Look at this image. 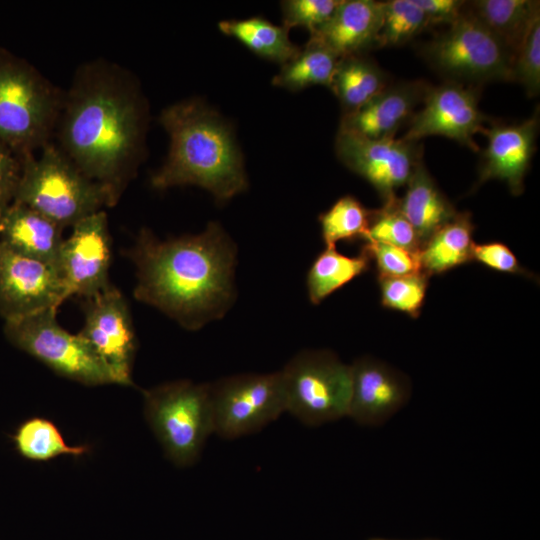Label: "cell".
<instances>
[{
  "label": "cell",
  "mask_w": 540,
  "mask_h": 540,
  "mask_svg": "<svg viewBox=\"0 0 540 540\" xmlns=\"http://www.w3.org/2000/svg\"><path fill=\"white\" fill-rule=\"evenodd\" d=\"M148 104L136 77L105 59L80 65L53 141L115 206L145 157Z\"/></svg>",
  "instance_id": "6da1fadb"
},
{
  "label": "cell",
  "mask_w": 540,
  "mask_h": 540,
  "mask_svg": "<svg viewBox=\"0 0 540 540\" xmlns=\"http://www.w3.org/2000/svg\"><path fill=\"white\" fill-rule=\"evenodd\" d=\"M134 296L188 330L221 319L232 306L237 247L218 222L200 234L167 240L142 229L129 252Z\"/></svg>",
  "instance_id": "7a4b0ae2"
},
{
  "label": "cell",
  "mask_w": 540,
  "mask_h": 540,
  "mask_svg": "<svg viewBox=\"0 0 540 540\" xmlns=\"http://www.w3.org/2000/svg\"><path fill=\"white\" fill-rule=\"evenodd\" d=\"M159 122L170 146L164 164L151 176L154 189L196 185L224 202L245 191L243 157L227 123L197 99L164 108Z\"/></svg>",
  "instance_id": "3957f363"
},
{
  "label": "cell",
  "mask_w": 540,
  "mask_h": 540,
  "mask_svg": "<svg viewBox=\"0 0 540 540\" xmlns=\"http://www.w3.org/2000/svg\"><path fill=\"white\" fill-rule=\"evenodd\" d=\"M64 92L33 65L0 48V138L21 158L53 141Z\"/></svg>",
  "instance_id": "277c9868"
},
{
  "label": "cell",
  "mask_w": 540,
  "mask_h": 540,
  "mask_svg": "<svg viewBox=\"0 0 540 540\" xmlns=\"http://www.w3.org/2000/svg\"><path fill=\"white\" fill-rule=\"evenodd\" d=\"M22 173L14 202L45 216L61 228L113 207L105 188L85 175L51 141L39 154L22 158Z\"/></svg>",
  "instance_id": "5b68a950"
},
{
  "label": "cell",
  "mask_w": 540,
  "mask_h": 540,
  "mask_svg": "<svg viewBox=\"0 0 540 540\" xmlns=\"http://www.w3.org/2000/svg\"><path fill=\"white\" fill-rule=\"evenodd\" d=\"M143 396L145 418L166 457L178 467L194 464L214 433L210 384L178 380Z\"/></svg>",
  "instance_id": "8992f818"
},
{
  "label": "cell",
  "mask_w": 540,
  "mask_h": 540,
  "mask_svg": "<svg viewBox=\"0 0 540 540\" xmlns=\"http://www.w3.org/2000/svg\"><path fill=\"white\" fill-rule=\"evenodd\" d=\"M420 53L445 81L476 87L512 81V55L466 5L447 30L422 45Z\"/></svg>",
  "instance_id": "52a82bcc"
},
{
  "label": "cell",
  "mask_w": 540,
  "mask_h": 540,
  "mask_svg": "<svg viewBox=\"0 0 540 540\" xmlns=\"http://www.w3.org/2000/svg\"><path fill=\"white\" fill-rule=\"evenodd\" d=\"M286 411L308 426L348 416L351 365L328 350H304L281 370Z\"/></svg>",
  "instance_id": "ba28073f"
},
{
  "label": "cell",
  "mask_w": 540,
  "mask_h": 540,
  "mask_svg": "<svg viewBox=\"0 0 540 540\" xmlns=\"http://www.w3.org/2000/svg\"><path fill=\"white\" fill-rule=\"evenodd\" d=\"M56 311L48 309L4 321L6 339L60 376L89 386L117 384L83 337L68 332L58 323Z\"/></svg>",
  "instance_id": "9c48e42d"
},
{
  "label": "cell",
  "mask_w": 540,
  "mask_h": 540,
  "mask_svg": "<svg viewBox=\"0 0 540 540\" xmlns=\"http://www.w3.org/2000/svg\"><path fill=\"white\" fill-rule=\"evenodd\" d=\"M210 393L214 433L224 439L257 432L286 412L281 371L225 377Z\"/></svg>",
  "instance_id": "30bf717a"
},
{
  "label": "cell",
  "mask_w": 540,
  "mask_h": 540,
  "mask_svg": "<svg viewBox=\"0 0 540 540\" xmlns=\"http://www.w3.org/2000/svg\"><path fill=\"white\" fill-rule=\"evenodd\" d=\"M335 150L339 160L372 185L382 204L394 201L422 161L418 142L402 138L370 139L338 130Z\"/></svg>",
  "instance_id": "8fae6325"
},
{
  "label": "cell",
  "mask_w": 540,
  "mask_h": 540,
  "mask_svg": "<svg viewBox=\"0 0 540 540\" xmlns=\"http://www.w3.org/2000/svg\"><path fill=\"white\" fill-rule=\"evenodd\" d=\"M423 103L402 139L419 142L428 136H443L479 151L474 136L483 133L489 121L479 108V87L444 81L429 87Z\"/></svg>",
  "instance_id": "7c38bea8"
},
{
  "label": "cell",
  "mask_w": 540,
  "mask_h": 540,
  "mask_svg": "<svg viewBox=\"0 0 540 540\" xmlns=\"http://www.w3.org/2000/svg\"><path fill=\"white\" fill-rule=\"evenodd\" d=\"M79 334L113 374L116 383L131 386L136 337L128 304L112 284L86 299Z\"/></svg>",
  "instance_id": "4fadbf2b"
},
{
  "label": "cell",
  "mask_w": 540,
  "mask_h": 540,
  "mask_svg": "<svg viewBox=\"0 0 540 540\" xmlns=\"http://www.w3.org/2000/svg\"><path fill=\"white\" fill-rule=\"evenodd\" d=\"M111 238L104 210L72 226L64 239L57 259V270L68 297L89 299L110 285Z\"/></svg>",
  "instance_id": "5bb4252c"
},
{
  "label": "cell",
  "mask_w": 540,
  "mask_h": 540,
  "mask_svg": "<svg viewBox=\"0 0 540 540\" xmlns=\"http://www.w3.org/2000/svg\"><path fill=\"white\" fill-rule=\"evenodd\" d=\"M67 298L55 266L0 245V316L4 321L57 309Z\"/></svg>",
  "instance_id": "9a60e30c"
},
{
  "label": "cell",
  "mask_w": 540,
  "mask_h": 540,
  "mask_svg": "<svg viewBox=\"0 0 540 540\" xmlns=\"http://www.w3.org/2000/svg\"><path fill=\"white\" fill-rule=\"evenodd\" d=\"M538 130V109L520 123H492L486 127L483 134L488 143L481 156L473 191L483 183L497 179L507 184L511 194L521 195L524 191V178L536 149Z\"/></svg>",
  "instance_id": "2e32d148"
},
{
  "label": "cell",
  "mask_w": 540,
  "mask_h": 540,
  "mask_svg": "<svg viewBox=\"0 0 540 540\" xmlns=\"http://www.w3.org/2000/svg\"><path fill=\"white\" fill-rule=\"evenodd\" d=\"M351 375L348 417L360 425L384 423L410 398L408 377L376 358L365 356L356 359L351 365Z\"/></svg>",
  "instance_id": "e0dca14e"
},
{
  "label": "cell",
  "mask_w": 540,
  "mask_h": 540,
  "mask_svg": "<svg viewBox=\"0 0 540 540\" xmlns=\"http://www.w3.org/2000/svg\"><path fill=\"white\" fill-rule=\"evenodd\" d=\"M430 86L423 80L390 84L361 108L343 114L339 129L370 139L395 138Z\"/></svg>",
  "instance_id": "ac0fdd59"
},
{
  "label": "cell",
  "mask_w": 540,
  "mask_h": 540,
  "mask_svg": "<svg viewBox=\"0 0 540 540\" xmlns=\"http://www.w3.org/2000/svg\"><path fill=\"white\" fill-rule=\"evenodd\" d=\"M382 21V1L342 0L330 19L310 38L339 58L363 54L376 47Z\"/></svg>",
  "instance_id": "d6986e66"
},
{
  "label": "cell",
  "mask_w": 540,
  "mask_h": 540,
  "mask_svg": "<svg viewBox=\"0 0 540 540\" xmlns=\"http://www.w3.org/2000/svg\"><path fill=\"white\" fill-rule=\"evenodd\" d=\"M63 230L35 210L13 202L0 219V245L56 267Z\"/></svg>",
  "instance_id": "ffe728a7"
},
{
  "label": "cell",
  "mask_w": 540,
  "mask_h": 540,
  "mask_svg": "<svg viewBox=\"0 0 540 540\" xmlns=\"http://www.w3.org/2000/svg\"><path fill=\"white\" fill-rule=\"evenodd\" d=\"M397 206L415 229L421 245L458 213L423 161L414 169L404 195L397 198Z\"/></svg>",
  "instance_id": "44dd1931"
},
{
  "label": "cell",
  "mask_w": 540,
  "mask_h": 540,
  "mask_svg": "<svg viewBox=\"0 0 540 540\" xmlns=\"http://www.w3.org/2000/svg\"><path fill=\"white\" fill-rule=\"evenodd\" d=\"M474 230L471 213L458 212L421 245L422 271L431 277L473 262Z\"/></svg>",
  "instance_id": "7402d4cb"
},
{
  "label": "cell",
  "mask_w": 540,
  "mask_h": 540,
  "mask_svg": "<svg viewBox=\"0 0 540 540\" xmlns=\"http://www.w3.org/2000/svg\"><path fill=\"white\" fill-rule=\"evenodd\" d=\"M466 8L507 48L514 60L531 23L540 15L534 0H474Z\"/></svg>",
  "instance_id": "603a6c76"
},
{
  "label": "cell",
  "mask_w": 540,
  "mask_h": 540,
  "mask_svg": "<svg viewBox=\"0 0 540 540\" xmlns=\"http://www.w3.org/2000/svg\"><path fill=\"white\" fill-rule=\"evenodd\" d=\"M388 86L385 71L363 54L340 58L330 89L338 98L343 114L361 108Z\"/></svg>",
  "instance_id": "cb8c5ba5"
},
{
  "label": "cell",
  "mask_w": 540,
  "mask_h": 540,
  "mask_svg": "<svg viewBox=\"0 0 540 540\" xmlns=\"http://www.w3.org/2000/svg\"><path fill=\"white\" fill-rule=\"evenodd\" d=\"M371 259L361 249L356 256H347L335 248H325L311 264L306 278L307 292L312 304L318 305L371 268Z\"/></svg>",
  "instance_id": "d4e9b609"
},
{
  "label": "cell",
  "mask_w": 540,
  "mask_h": 540,
  "mask_svg": "<svg viewBox=\"0 0 540 540\" xmlns=\"http://www.w3.org/2000/svg\"><path fill=\"white\" fill-rule=\"evenodd\" d=\"M218 28L258 56L281 65L292 60L301 50L289 39V30L262 17L224 20L219 22Z\"/></svg>",
  "instance_id": "484cf974"
},
{
  "label": "cell",
  "mask_w": 540,
  "mask_h": 540,
  "mask_svg": "<svg viewBox=\"0 0 540 540\" xmlns=\"http://www.w3.org/2000/svg\"><path fill=\"white\" fill-rule=\"evenodd\" d=\"M339 57L326 46L309 39L305 47L282 65L273 78L275 86L298 91L313 85L330 88Z\"/></svg>",
  "instance_id": "4316f807"
},
{
  "label": "cell",
  "mask_w": 540,
  "mask_h": 540,
  "mask_svg": "<svg viewBox=\"0 0 540 540\" xmlns=\"http://www.w3.org/2000/svg\"><path fill=\"white\" fill-rule=\"evenodd\" d=\"M13 440L18 453L34 461H48L62 455L81 457L90 452L88 445H68L58 427L40 417L24 421L17 428Z\"/></svg>",
  "instance_id": "83f0119b"
},
{
  "label": "cell",
  "mask_w": 540,
  "mask_h": 540,
  "mask_svg": "<svg viewBox=\"0 0 540 540\" xmlns=\"http://www.w3.org/2000/svg\"><path fill=\"white\" fill-rule=\"evenodd\" d=\"M371 210L352 195L340 197L318 217L325 248L340 241L366 240Z\"/></svg>",
  "instance_id": "f1b7e54d"
},
{
  "label": "cell",
  "mask_w": 540,
  "mask_h": 540,
  "mask_svg": "<svg viewBox=\"0 0 540 540\" xmlns=\"http://www.w3.org/2000/svg\"><path fill=\"white\" fill-rule=\"evenodd\" d=\"M426 28V17L413 0L382 1V21L376 47L402 46Z\"/></svg>",
  "instance_id": "f546056e"
},
{
  "label": "cell",
  "mask_w": 540,
  "mask_h": 540,
  "mask_svg": "<svg viewBox=\"0 0 540 540\" xmlns=\"http://www.w3.org/2000/svg\"><path fill=\"white\" fill-rule=\"evenodd\" d=\"M429 278L424 272L377 278L381 305L411 318H418L425 303Z\"/></svg>",
  "instance_id": "4dcf8cb0"
},
{
  "label": "cell",
  "mask_w": 540,
  "mask_h": 540,
  "mask_svg": "<svg viewBox=\"0 0 540 540\" xmlns=\"http://www.w3.org/2000/svg\"><path fill=\"white\" fill-rule=\"evenodd\" d=\"M398 198V197H397ZM397 198L371 210L365 242H379L419 251L421 241L413 226L400 212Z\"/></svg>",
  "instance_id": "1f68e13d"
},
{
  "label": "cell",
  "mask_w": 540,
  "mask_h": 540,
  "mask_svg": "<svg viewBox=\"0 0 540 540\" xmlns=\"http://www.w3.org/2000/svg\"><path fill=\"white\" fill-rule=\"evenodd\" d=\"M512 81L525 89L527 96L540 91V15L531 23L512 64Z\"/></svg>",
  "instance_id": "d6a6232c"
},
{
  "label": "cell",
  "mask_w": 540,
  "mask_h": 540,
  "mask_svg": "<svg viewBox=\"0 0 540 540\" xmlns=\"http://www.w3.org/2000/svg\"><path fill=\"white\" fill-rule=\"evenodd\" d=\"M361 249L374 262L377 278L423 272L419 251L379 242H365Z\"/></svg>",
  "instance_id": "836d02e7"
},
{
  "label": "cell",
  "mask_w": 540,
  "mask_h": 540,
  "mask_svg": "<svg viewBox=\"0 0 540 540\" xmlns=\"http://www.w3.org/2000/svg\"><path fill=\"white\" fill-rule=\"evenodd\" d=\"M342 0H287L281 2L282 26L304 27L310 33L325 24Z\"/></svg>",
  "instance_id": "e575fe53"
},
{
  "label": "cell",
  "mask_w": 540,
  "mask_h": 540,
  "mask_svg": "<svg viewBox=\"0 0 540 540\" xmlns=\"http://www.w3.org/2000/svg\"><path fill=\"white\" fill-rule=\"evenodd\" d=\"M472 260L498 272L519 275L535 281L537 279L532 272L519 263L513 251L502 242H475Z\"/></svg>",
  "instance_id": "d590c367"
},
{
  "label": "cell",
  "mask_w": 540,
  "mask_h": 540,
  "mask_svg": "<svg viewBox=\"0 0 540 540\" xmlns=\"http://www.w3.org/2000/svg\"><path fill=\"white\" fill-rule=\"evenodd\" d=\"M22 165V158L0 138V219L15 200Z\"/></svg>",
  "instance_id": "8d00e7d4"
},
{
  "label": "cell",
  "mask_w": 540,
  "mask_h": 540,
  "mask_svg": "<svg viewBox=\"0 0 540 540\" xmlns=\"http://www.w3.org/2000/svg\"><path fill=\"white\" fill-rule=\"evenodd\" d=\"M424 13L428 27L451 25L463 13L466 1L463 0H413Z\"/></svg>",
  "instance_id": "74e56055"
}]
</instances>
